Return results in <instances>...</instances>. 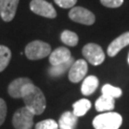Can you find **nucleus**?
<instances>
[{
  "label": "nucleus",
  "mask_w": 129,
  "mask_h": 129,
  "mask_svg": "<svg viewBox=\"0 0 129 129\" xmlns=\"http://www.w3.org/2000/svg\"><path fill=\"white\" fill-rule=\"evenodd\" d=\"M69 17L75 22L84 25H92L96 20L95 14L82 7H73L69 12Z\"/></svg>",
  "instance_id": "423d86ee"
},
{
  "label": "nucleus",
  "mask_w": 129,
  "mask_h": 129,
  "mask_svg": "<svg viewBox=\"0 0 129 129\" xmlns=\"http://www.w3.org/2000/svg\"><path fill=\"white\" fill-rule=\"evenodd\" d=\"M35 115L25 106L19 108L14 114L13 125L15 129H32Z\"/></svg>",
  "instance_id": "39448f33"
},
{
  "label": "nucleus",
  "mask_w": 129,
  "mask_h": 129,
  "mask_svg": "<svg viewBox=\"0 0 129 129\" xmlns=\"http://www.w3.org/2000/svg\"><path fill=\"white\" fill-rule=\"evenodd\" d=\"M127 45H129V32L120 35V37L111 42L107 48V54L109 56L113 57Z\"/></svg>",
  "instance_id": "9b49d317"
},
{
  "label": "nucleus",
  "mask_w": 129,
  "mask_h": 129,
  "mask_svg": "<svg viewBox=\"0 0 129 129\" xmlns=\"http://www.w3.org/2000/svg\"><path fill=\"white\" fill-rule=\"evenodd\" d=\"M121 123L122 118L116 112L102 113L93 120V126L95 129H119Z\"/></svg>",
  "instance_id": "f03ea898"
},
{
  "label": "nucleus",
  "mask_w": 129,
  "mask_h": 129,
  "mask_svg": "<svg viewBox=\"0 0 129 129\" xmlns=\"http://www.w3.org/2000/svg\"><path fill=\"white\" fill-rule=\"evenodd\" d=\"M99 86V79L95 76H89L83 79L81 84V93L84 96H90L97 90Z\"/></svg>",
  "instance_id": "2eb2a0df"
},
{
  "label": "nucleus",
  "mask_w": 129,
  "mask_h": 129,
  "mask_svg": "<svg viewBox=\"0 0 129 129\" xmlns=\"http://www.w3.org/2000/svg\"><path fill=\"white\" fill-rule=\"evenodd\" d=\"M60 39L67 46L74 47V46H77L78 43V35L76 33L72 32V31H68V30H65V31H63V32L61 33Z\"/></svg>",
  "instance_id": "a211bd4d"
},
{
  "label": "nucleus",
  "mask_w": 129,
  "mask_h": 129,
  "mask_svg": "<svg viewBox=\"0 0 129 129\" xmlns=\"http://www.w3.org/2000/svg\"><path fill=\"white\" fill-rule=\"evenodd\" d=\"M91 108V102L86 99H81L73 104V113L77 117H82Z\"/></svg>",
  "instance_id": "f3484780"
},
{
  "label": "nucleus",
  "mask_w": 129,
  "mask_h": 129,
  "mask_svg": "<svg viewBox=\"0 0 129 129\" xmlns=\"http://www.w3.org/2000/svg\"><path fill=\"white\" fill-rule=\"evenodd\" d=\"M102 95H105V96L111 97L113 99H118V98H120L121 96L122 91L119 87H115V86H113L111 84H105V85L102 86Z\"/></svg>",
  "instance_id": "aec40b11"
},
{
  "label": "nucleus",
  "mask_w": 129,
  "mask_h": 129,
  "mask_svg": "<svg viewBox=\"0 0 129 129\" xmlns=\"http://www.w3.org/2000/svg\"><path fill=\"white\" fill-rule=\"evenodd\" d=\"M96 110L99 112H105L111 111L115 107V99L105 95H102L95 102Z\"/></svg>",
  "instance_id": "4468645a"
},
{
  "label": "nucleus",
  "mask_w": 129,
  "mask_h": 129,
  "mask_svg": "<svg viewBox=\"0 0 129 129\" xmlns=\"http://www.w3.org/2000/svg\"><path fill=\"white\" fill-rule=\"evenodd\" d=\"M25 107L34 115H40L46 108V99L39 88L33 82L28 83L22 89V97Z\"/></svg>",
  "instance_id": "f257e3e1"
},
{
  "label": "nucleus",
  "mask_w": 129,
  "mask_h": 129,
  "mask_svg": "<svg viewBox=\"0 0 129 129\" xmlns=\"http://www.w3.org/2000/svg\"><path fill=\"white\" fill-rule=\"evenodd\" d=\"M33 82L30 78H15L10 83L9 87H8V92L9 95L12 98L14 99H19L22 97V89L23 87L28 84V83Z\"/></svg>",
  "instance_id": "f8f14e48"
},
{
  "label": "nucleus",
  "mask_w": 129,
  "mask_h": 129,
  "mask_svg": "<svg viewBox=\"0 0 129 129\" xmlns=\"http://www.w3.org/2000/svg\"><path fill=\"white\" fill-rule=\"evenodd\" d=\"M78 117L74 115L73 112L66 111L60 116L58 120L59 129H76L78 124Z\"/></svg>",
  "instance_id": "ddd939ff"
},
{
  "label": "nucleus",
  "mask_w": 129,
  "mask_h": 129,
  "mask_svg": "<svg viewBox=\"0 0 129 129\" xmlns=\"http://www.w3.org/2000/svg\"><path fill=\"white\" fill-rule=\"evenodd\" d=\"M127 61H128V64H129V54H128V58H127Z\"/></svg>",
  "instance_id": "393cba45"
},
{
  "label": "nucleus",
  "mask_w": 129,
  "mask_h": 129,
  "mask_svg": "<svg viewBox=\"0 0 129 129\" xmlns=\"http://www.w3.org/2000/svg\"><path fill=\"white\" fill-rule=\"evenodd\" d=\"M101 3L107 8H119L122 5L123 0H101Z\"/></svg>",
  "instance_id": "5701e85b"
},
{
  "label": "nucleus",
  "mask_w": 129,
  "mask_h": 129,
  "mask_svg": "<svg viewBox=\"0 0 129 129\" xmlns=\"http://www.w3.org/2000/svg\"><path fill=\"white\" fill-rule=\"evenodd\" d=\"M72 58V55L69 49L65 47H58L55 51H53L49 55V62L52 66L62 64L64 62L69 61Z\"/></svg>",
  "instance_id": "9d476101"
},
{
  "label": "nucleus",
  "mask_w": 129,
  "mask_h": 129,
  "mask_svg": "<svg viewBox=\"0 0 129 129\" xmlns=\"http://www.w3.org/2000/svg\"><path fill=\"white\" fill-rule=\"evenodd\" d=\"M75 62V59L72 57L69 61L64 62L62 64L55 65V66H52L50 69L48 70V74L49 76H51L52 78H56V77H60L62 75H64L67 71H69L70 67L72 66V64Z\"/></svg>",
  "instance_id": "dca6fc26"
},
{
  "label": "nucleus",
  "mask_w": 129,
  "mask_h": 129,
  "mask_svg": "<svg viewBox=\"0 0 129 129\" xmlns=\"http://www.w3.org/2000/svg\"><path fill=\"white\" fill-rule=\"evenodd\" d=\"M7 116V104L4 100L0 99V125L4 123Z\"/></svg>",
  "instance_id": "b1692460"
},
{
  "label": "nucleus",
  "mask_w": 129,
  "mask_h": 129,
  "mask_svg": "<svg viewBox=\"0 0 129 129\" xmlns=\"http://www.w3.org/2000/svg\"><path fill=\"white\" fill-rule=\"evenodd\" d=\"M30 9L36 14L41 15L47 18L56 17V12L53 5L45 0H32L30 3Z\"/></svg>",
  "instance_id": "0eeeda50"
},
{
  "label": "nucleus",
  "mask_w": 129,
  "mask_h": 129,
  "mask_svg": "<svg viewBox=\"0 0 129 129\" xmlns=\"http://www.w3.org/2000/svg\"><path fill=\"white\" fill-rule=\"evenodd\" d=\"M36 129H58V123L55 120L48 119V120H41L37 122L36 126Z\"/></svg>",
  "instance_id": "412c9836"
},
{
  "label": "nucleus",
  "mask_w": 129,
  "mask_h": 129,
  "mask_svg": "<svg viewBox=\"0 0 129 129\" xmlns=\"http://www.w3.org/2000/svg\"><path fill=\"white\" fill-rule=\"evenodd\" d=\"M51 54V46L46 42L35 40L25 47V55L29 59L37 60L44 58Z\"/></svg>",
  "instance_id": "7ed1b4c3"
},
{
  "label": "nucleus",
  "mask_w": 129,
  "mask_h": 129,
  "mask_svg": "<svg viewBox=\"0 0 129 129\" xmlns=\"http://www.w3.org/2000/svg\"><path fill=\"white\" fill-rule=\"evenodd\" d=\"M82 55L85 60L92 65H101L105 59V55L102 48L95 43H88L82 48Z\"/></svg>",
  "instance_id": "20e7f679"
},
{
  "label": "nucleus",
  "mask_w": 129,
  "mask_h": 129,
  "mask_svg": "<svg viewBox=\"0 0 129 129\" xmlns=\"http://www.w3.org/2000/svg\"><path fill=\"white\" fill-rule=\"evenodd\" d=\"M11 58H12L11 50L4 45H0V73L7 68Z\"/></svg>",
  "instance_id": "6ab92c4d"
},
{
  "label": "nucleus",
  "mask_w": 129,
  "mask_h": 129,
  "mask_svg": "<svg viewBox=\"0 0 129 129\" xmlns=\"http://www.w3.org/2000/svg\"><path fill=\"white\" fill-rule=\"evenodd\" d=\"M54 1L59 6L60 8L69 9V8L75 7V5L77 4L78 0H54Z\"/></svg>",
  "instance_id": "4be33fe9"
},
{
  "label": "nucleus",
  "mask_w": 129,
  "mask_h": 129,
  "mask_svg": "<svg viewBox=\"0 0 129 129\" xmlns=\"http://www.w3.org/2000/svg\"><path fill=\"white\" fill-rule=\"evenodd\" d=\"M19 0H0V16L6 22L14 18Z\"/></svg>",
  "instance_id": "1a4fd4ad"
},
{
  "label": "nucleus",
  "mask_w": 129,
  "mask_h": 129,
  "mask_svg": "<svg viewBox=\"0 0 129 129\" xmlns=\"http://www.w3.org/2000/svg\"><path fill=\"white\" fill-rule=\"evenodd\" d=\"M88 72V64L85 59L75 60V62L70 67L68 71V78L71 82L78 83L83 78Z\"/></svg>",
  "instance_id": "6e6552de"
}]
</instances>
